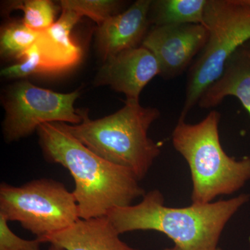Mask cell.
Masks as SVG:
<instances>
[{
    "instance_id": "obj_15",
    "label": "cell",
    "mask_w": 250,
    "mask_h": 250,
    "mask_svg": "<svg viewBox=\"0 0 250 250\" xmlns=\"http://www.w3.org/2000/svg\"><path fill=\"white\" fill-rule=\"evenodd\" d=\"M41 32L31 30L22 21L6 24L0 34V54L4 59L21 60L31 46L37 42Z\"/></svg>"
},
{
    "instance_id": "obj_18",
    "label": "cell",
    "mask_w": 250,
    "mask_h": 250,
    "mask_svg": "<svg viewBox=\"0 0 250 250\" xmlns=\"http://www.w3.org/2000/svg\"><path fill=\"white\" fill-rule=\"evenodd\" d=\"M43 73L42 58L37 42L28 49L21 62L1 70V77L7 79H23Z\"/></svg>"
},
{
    "instance_id": "obj_8",
    "label": "cell",
    "mask_w": 250,
    "mask_h": 250,
    "mask_svg": "<svg viewBox=\"0 0 250 250\" xmlns=\"http://www.w3.org/2000/svg\"><path fill=\"white\" fill-rule=\"evenodd\" d=\"M207 39L208 31L203 24L154 26L141 46L154 54L160 65V76L169 80L190 68Z\"/></svg>"
},
{
    "instance_id": "obj_5",
    "label": "cell",
    "mask_w": 250,
    "mask_h": 250,
    "mask_svg": "<svg viewBox=\"0 0 250 250\" xmlns=\"http://www.w3.org/2000/svg\"><path fill=\"white\" fill-rule=\"evenodd\" d=\"M208 39L188 72L185 119L206 90L218 80L228 59L250 39V4L246 0H207L204 24Z\"/></svg>"
},
{
    "instance_id": "obj_21",
    "label": "cell",
    "mask_w": 250,
    "mask_h": 250,
    "mask_svg": "<svg viewBox=\"0 0 250 250\" xmlns=\"http://www.w3.org/2000/svg\"><path fill=\"white\" fill-rule=\"evenodd\" d=\"M163 250H179V248H177V246H174V247H172V248H165V249H164Z\"/></svg>"
},
{
    "instance_id": "obj_10",
    "label": "cell",
    "mask_w": 250,
    "mask_h": 250,
    "mask_svg": "<svg viewBox=\"0 0 250 250\" xmlns=\"http://www.w3.org/2000/svg\"><path fill=\"white\" fill-rule=\"evenodd\" d=\"M151 3L152 0H138L124 12L112 16L98 26L97 47L104 62L142 44L151 24Z\"/></svg>"
},
{
    "instance_id": "obj_17",
    "label": "cell",
    "mask_w": 250,
    "mask_h": 250,
    "mask_svg": "<svg viewBox=\"0 0 250 250\" xmlns=\"http://www.w3.org/2000/svg\"><path fill=\"white\" fill-rule=\"evenodd\" d=\"M62 9L71 10L81 17L87 16L98 26L120 14L124 2L116 0H62L59 1Z\"/></svg>"
},
{
    "instance_id": "obj_12",
    "label": "cell",
    "mask_w": 250,
    "mask_h": 250,
    "mask_svg": "<svg viewBox=\"0 0 250 250\" xmlns=\"http://www.w3.org/2000/svg\"><path fill=\"white\" fill-rule=\"evenodd\" d=\"M82 18L71 10L62 9L58 21L41 33L36 42L42 58L43 73L63 72L80 63L83 52L72 39L71 32Z\"/></svg>"
},
{
    "instance_id": "obj_7",
    "label": "cell",
    "mask_w": 250,
    "mask_h": 250,
    "mask_svg": "<svg viewBox=\"0 0 250 250\" xmlns=\"http://www.w3.org/2000/svg\"><path fill=\"white\" fill-rule=\"evenodd\" d=\"M79 91L59 93L32 84L28 81L16 82L3 94L5 116L2 132L7 143L30 136L45 123L78 125L82 118L74 104Z\"/></svg>"
},
{
    "instance_id": "obj_11",
    "label": "cell",
    "mask_w": 250,
    "mask_h": 250,
    "mask_svg": "<svg viewBox=\"0 0 250 250\" xmlns=\"http://www.w3.org/2000/svg\"><path fill=\"white\" fill-rule=\"evenodd\" d=\"M107 217L80 219L70 227L38 238L64 250H140L122 241Z\"/></svg>"
},
{
    "instance_id": "obj_3",
    "label": "cell",
    "mask_w": 250,
    "mask_h": 250,
    "mask_svg": "<svg viewBox=\"0 0 250 250\" xmlns=\"http://www.w3.org/2000/svg\"><path fill=\"white\" fill-rule=\"evenodd\" d=\"M78 125L62 123L85 147L108 162L131 170L140 182L161 154V146L148 136L151 125L161 116L155 107H144L139 101L126 100L119 111L91 120L88 111L77 109Z\"/></svg>"
},
{
    "instance_id": "obj_2",
    "label": "cell",
    "mask_w": 250,
    "mask_h": 250,
    "mask_svg": "<svg viewBox=\"0 0 250 250\" xmlns=\"http://www.w3.org/2000/svg\"><path fill=\"white\" fill-rule=\"evenodd\" d=\"M250 198L241 194L229 200L174 208L165 205L161 191L153 190L139 204L113 208L106 217L120 234L155 231L168 237L180 250H218L227 224Z\"/></svg>"
},
{
    "instance_id": "obj_14",
    "label": "cell",
    "mask_w": 250,
    "mask_h": 250,
    "mask_svg": "<svg viewBox=\"0 0 250 250\" xmlns=\"http://www.w3.org/2000/svg\"><path fill=\"white\" fill-rule=\"evenodd\" d=\"M207 0H154L149 20L154 26L204 24Z\"/></svg>"
},
{
    "instance_id": "obj_16",
    "label": "cell",
    "mask_w": 250,
    "mask_h": 250,
    "mask_svg": "<svg viewBox=\"0 0 250 250\" xmlns=\"http://www.w3.org/2000/svg\"><path fill=\"white\" fill-rule=\"evenodd\" d=\"M11 9L24 13L22 22L31 30L42 32L55 22L57 6L49 0H25L11 3Z\"/></svg>"
},
{
    "instance_id": "obj_9",
    "label": "cell",
    "mask_w": 250,
    "mask_h": 250,
    "mask_svg": "<svg viewBox=\"0 0 250 250\" xmlns=\"http://www.w3.org/2000/svg\"><path fill=\"white\" fill-rule=\"evenodd\" d=\"M104 62L94 79V85H108L124 94L126 100L139 101L145 87L161 75L157 59L143 46L124 51Z\"/></svg>"
},
{
    "instance_id": "obj_20",
    "label": "cell",
    "mask_w": 250,
    "mask_h": 250,
    "mask_svg": "<svg viewBox=\"0 0 250 250\" xmlns=\"http://www.w3.org/2000/svg\"><path fill=\"white\" fill-rule=\"evenodd\" d=\"M48 250H64L61 247L56 246V245L51 244Z\"/></svg>"
},
{
    "instance_id": "obj_1",
    "label": "cell",
    "mask_w": 250,
    "mask_h": 250,
    "mask_svg": "<svg viewBox=\"0 0 250 250\" xmlns=\"http://www.w3.org/2000/svg\"><path fill=\"white\" fill-rule=\"evenodd\" d=\"M37 133L46 160L62 166L71 174L81 219L106 216L113 208L133 205L146 195L131 170L97 155L62 123L42 124Z\"/></svg>"
},
{
    "instance_id": "obj_6",
    "label": "cell",
    "mask_w": 250,
    "mask_h": 250,
    "mask_svg": "<svg viewBox=\"0 0 250 250\" xmlns=\"http://www.w3.org/2000/svg\"><path fill=\"white\" fill-rule=\"evenodd\" d=\"M0 214L38 238L62 231L80 219L73 192L62 182L47 178L20 187L1 183Z\"/></svg>"
},
{
    "instance_id": "obj_22",
    "label": "cell",
    "mask_w": 250,
    "mask_h": 250,
    "mask_svg": "<svg viewBox=\"0 0 250 250\" xmlns=\"http://www.w3.org/2000/svg\"><path fill=\"white\" fill-rule=\"evenodd\" d=\"M246 1H247V2L248 3V4H250V0H246Z\"/></svg>"
},
{
    "instance_id": "obj_19",
    "label": "cell",
    "mask_w": 250,
    "mask_h": 250,
    "mask_svg": "<svg viewBox=\"0 0 250 250\" xmlns=\"http://www.w3.org/2000/svg\"><path fill=\"white\" fill-rule=\"evenodd\" d=\"M9 221L0 214V250H41L42 243L38 238L23 239L9 227Z\"/></svg>"
},
{
    "instance_id": "obj_4",
    "label": "cell",
    "mask_w": 250,
    "mask_h": 250,
    "mask_svg": "<svg viewBox=\"0 0 250 250\" xmlns=\"http://www.w3.org/2000/svg\"><path fill=\"white\" fill-rule=\"evenodd\" d=\"M220 118L215 110L197 124H188L179 118L172 132L174 149L190 167L194 205H206L220 195H231L250 180V156L236 160L222 147Z\"/></svg>"
},
{
    "instance_id": "obj_23",
    "label": "cell",
    "mask_w": 250,
    "mask_h": 250,
    "mask_svg": "<svg viewBox=\"0 0 250 250\" xmlns=\"http://www.w3.org/2000/svg\"><path fill=\"white\" fill-rule=\"evenodd\" d=\"M218 250H223L220 249V248H218Z\"/></svg>"
},
{
    "instance_id": "obj_13",
    "label": "cell",
    "mask_w": 250,
    "mask_h": 250,
    "mask_svg": "<svg viewBox=\"0 0 250 250\" xmlns=\"http://www.w3.org/2000/svg\"><path fill=\"white\" fill-rule=\"evenodd\" d=\"M228 96L238 99L250 117V39L231 54L220 76L206 90L197 105L204 109L215 107Z\"/></svg>"
}]
</instances>
